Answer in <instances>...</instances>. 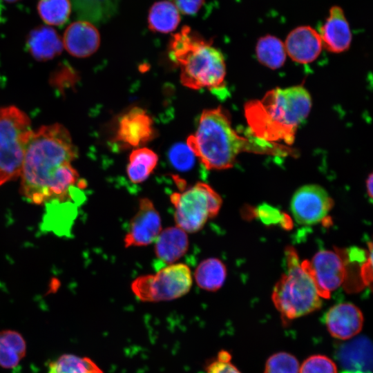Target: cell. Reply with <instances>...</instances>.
Segmentation results:
<instances>
[{"mask_svg": "<svg viewBox=\"0 0 373 373\" xmlns=\"http://www.w3.org/2000/svg\"><path fill=\"white\" fill-rule=\"evenodd\" d=\"M77 157V147L63 125L42 126L33 131L20 173L21 195L32 204L45 205L46 216L73 214L85 186L72 165Z\"/></svg>", "mask_w": 373, "mask_h": 373, "instance_id": "1", "label": "cell"}, {"mask_svg": "<svg viewBox=\"0 0 373 373\" xmlns=\"http://www.w3.org/2000/svg\"><path fill=\"white\" fill-rule=\"evenodd\" d=\"M312 108L310 94L301 85L276 88L260 99L247 102L245 106L247 122L253 135L260 141L291 144L298 126Z\"/></svg>", "mask_w": 373, "mask_h": 373, "instance_id": "2", "label": "cell"}, {"mask_svg": "<svg viewBox=\"0 0 373 373\" xmlns=\"http://www.w3.org/2000/svg\"><path fill=\"white\" fill-rule=\"evenodd\" d=\"M169 55L180 68L182 84L193 90H220L225 87L226 64L223 55L211 42L189 26L175 34Z\"/></svg>", "mask_w": 373, "mask_h": 373, "instance_id": "3", "label": "cell"}, {"mask_svg": "<svg viewBox=\"0 0 373 373\" xmlns=\"http://www.w3.org/2000/svg\"><path fill=\"white\" fill-rule=\"evenodd\" d=\"M186 144L208 170L230 169L240 153L254 151L256 146L233 128L228 114L220 106L202 111Z\"/></svg>", "mask_w": 373, "mask_h": 373, "instance_id": "4", "label": "cell"}, {"mask_svg": "<svg viewBox=\"0 0 373 373\" xmlns=\"http://www.w3.org/2000/svg\"><path fill=\"white\" fill-rule=\"evenodd\" d=\"M286 271L275 285L272 300L283 317L296 318L321 307L322 301L315 283L302 265L295 249H285Z\"/></svg>", "mask_w": 373, "mask_h": 373, "instance_id": "5", "label": "cell"}, {"mask_svg": "<svg viewBox=\"0 0 373 373\" xmlns=\"http://www.w3.org/2000/svg\"><path fill=\"white\" fill-rule=\"evenodd\" d=\"M32 132L23 111L15 106L0 108V186L20 176Z\"/></svg>", "mask_w": 373, "mask_h": 373, "instance_id": "6", "label": "cell"}, {"mask_svg": "<svg viewBox=\"0 0 373 373\" xmlns=\"http://www.w3.org/2000/svg\"><path fill=\"white\" fill-rule=\"evenodd\" d=\"M175 225L187 233L200 231L219 213L220 195L208 184L199 182L182 192L170 195Z\"/></svg>", "mask_w": 373, "mask_h": 373, "instance_id": "7", "label": "cell"}, {"mask_svg": "<svg viewBox=\"0 0 373 373\" xmlns=\"http://www.w3.org/2000/svg\"><path fill=\"white\" fill-rule=\"evenodd\" d=\"M193 285L190 267L184 263L167 265L154 274L135 278L131 289L141 301L160 302L175 300L186 295Z\"/></svg>", "mask_w": 373, "mask_h": 373, "instance_id": "8", "label": "cell"}, {"mask_svg": "<svg viewBox=\"0 0 373 373\" xmlns=\"http://www.w3.org/2000/svg\"><path fill=\"white\" fill-rule=\"evenodd\" d=\"M302 265L311 275L321 298H328L338 288L346 277V258L343 251L321 250L311 261L304 260Z\"/></svg>", "mask_w": 373, "mask_h": 373, "instance_id": "9", "label": "cell"}, {"mask_svg": "<svg viewBox=\"0 0 373 373\" xmlns=\"http://www.w3.org/2000/svg\"><path fill=\"white\" fill-rule=\"evenodd\" d=\"M334 201L322 186L306 184L294 193L290 209L296 221L302 224H316L326 218Z\"/></svg>", "mask_w": 373, "mask_h": 373, "instance_id": "10", "label": "cell"}, {"mask_svg": "<svg viewBox=\"0 0 373 373\" xmlns=\"http://www.w3.org/2000/svg\"><path fill=\"white\" fill-rule=\"evenodd\" d=\"M162 230L161 217L153 202L142 198L124 236V247L148 246L155 242Z\"/></svg>", "mask_w": 373, "mask_h": 373, "instance_id": "11", "label": "cell"}, {"mask_svg": "<svg viewBox=\"0 0 373 373\" xmlns=\"http://www.w3.org/2000/svg\"><path fill=\"white\" fill-rule=\"evenodd\" d=\"M154 133L150 115L145 110L133 107L119 119L115 140L124 146L138 148L151 140Z\"/></svg>", "mask_w": 373, "mask_h": 373, "instance_id": "12", "label": "cell"}, {"mask_svg": "<svg viewBox=\"0 0 373 373\" xmlns=\"http://www.w3.org/2000/svg\"><path fill=\"white\" fill-rule=\"evenodd\" d=\"M285 48L287 55L299 64H309L321 52L323 44L318 32L309 26H300L287 35Z\"/></svg>", "mask_w": 373, "mask_h": 373, "instance_id": "13", "label": "cell"}, {"mask_svg": "<svg viewBox=\"0 0 373 373\" xmlns=\"http://www.w3.org/2000/svg\"><path fill=\"white\" fill-rule=\"evenodd\" d=\"M318 33L323 47L331 52H343L350 48L352 32L341 7L333 6L330 8Z\"/></svg>", "mask_w": 373, "mask_h": 373, "instance_id": "14", "label": "cell"}, {"mask_svg": "<svg viewBox=\"0 0 373 373\" xmlns=\"http://www.w3.org/2000/svg\"><path fill=\"white\" fill-rule=\"evenodd\" d=\"M325 321L333 337L348 340L361 332L363 316L356 306L350 303H343L331 307L325 314Z\"/></svg>", "mask_w": 373, "mask_h": 373, "instance_id": "15", "label": "cell"}, {"mask_svg": "<svg viewBox=\"0 0 373 373\" xmlns=\"http://www.w3.org/2000/svg\"><path fill=\"white\" fill-rule=\"evenodd\" d=\"M62 41L64 47L70 55L84 58L97 50L100 44V35L91 23L77 21L66 28Z\"/></svg>", "mask_w": 373, "mask_h": 373, "instance_id": "16", "label": "cell"}, {"mask_svg": "<svg viewBox=\"0 0 373 373\" xmlns=\"http://www.w3.org/2000/svg\"><path fill=\"white\" fill-rule=\"evenodd\" d=\"M154 243L156 258L166 265L179 260L189 247L187 233L176 225L162 229Z\"/></svg>", "mask_w": 373, "mask_h": 373, "instance_id": "17", "label": "cell"}, {"mask_svg": "<svg viewBox=\"0 0 373 373\" xmlns=\"http://www.w3.org/2000/svg\"><path fill=\"white\" fill-rule=\"evenodd\" d=\"M338 358L342 367L352 373H371L372 343L360 336L344 344L338 351Z\"/></svg>", "mask_w": 373, "mask_h": 373, "instance_id": "18", "label": "cell"}, {"mask_svg": "<svg viewBox=\"0 0 373 373\" xmlns=\"http://www.w3.org/2000/svg\"><path fill=\"white\" fill-rule=\"evenodd\" d=\"M26 46L35 59L42 61L53 59L62 52L64 48L59 34L47 26L32 29L27 37Z\"/></svg>", "mask_w": 373, "mask_h": 373, "instance_id": "19", "label": "cell"}, {"mask_svg": "<svg viewBox=\"0 0 373 373\" xmlns=\"http://www.w3.org/2000/svg\"><path fill=\"white\" fill-rule=\"evenodd\" d=\"M226 277V266L217 258H209L201 261L195 268L193 276L197 285L208 291L220 289Z\"/></svg>", "mask_w": 373, "mask_h": 373, "instance_id": "20", "label": "cell"}, {"mask_svg": "<svg viewBox=\"0 0 373 373\" xmlns=\"http://www.w3.org/2000/svg\"><path fill=\"white\" fill-rule=\"evenodd\" d=\"M158 162L157 155L146 147H138L129 155L126 173L134 184L144 182L155 170Z\"/></svg>", "mask_w": 373, "mask_h": 373, "instance_id": "21", "label": "cell"}, {"mask_svg": "<svg viewBox=\"0 0 373 373\" xmlns=\"http://www.w3.org/2000/svg\"><path fill=\"white\" fill-rule=\"evenodd\" d=\"M180 21L179 12L171 1L155 2L150 8L148 26L151 31L168 33L176 29Z\"/></svg>", "mask_w": 373, "mask_h": 373, "instance_id": "22", "label": "cell"}, {"mask_svg": "<svg viewBox=\"0 0 373 373\" xmlns=\"http://www.w3.org/2000/svg\"><path fill=\"white\" fill-rule=\"evenodd\" d=\"M26 351L22 336L13 330L0 332V366L12 369L18 365Z\"/></svg>", "mask_w": 373, "mask_h": 373, "instance_id": "23", "label": "cell"}, {"mask_svg": "<svg viewBox=\"0 0 373 373\" xmlns=\"http://www.w3.org/2000/svg\"><path fill=\"white\" fill-rule=\"evenodd\" d=\"M256 54L260 64L273 70L282 67L287 57L284 43L277 37L271 35L258 39Z\"/></svg>", "mask_w": 373, "mask_h": 373, "instance_id": "24", "label": "cell"}, {"mask_svg": "<svg viewBox=\"0 0 373 373\" xmlns=\"http://www.w3.org/2000/svg\"><path fill=\"white\" fill-rule=\"evenodd\" d=\"M48 373H103L90 358L74 354H64L52 362Z\"/></svg>", "mask_w": 373, "mask_h": 373, "instance_id": "25", "label": "cell"}, {"mask_svg": "<svg viewBox=\"0 0 373 373\" xmlns=\"http://www.w3.org/2000/svg\"><path fill=\"white\" fill-rule=\"evenodd\" d=\"M37 11L46 24L61 26L70 16L71 4L70 0H39Z\"/></svg>", "mask_w": 373, "mask_h": 373, "instance_id": "26", "label": "cell"}, {"mask_svg": "<svg viewBox=\"0 0 373 373\" xmlns=\"http://www.w3.org/2000/svg\"><path fill=\"white\" fill-rule=\"evenodd\" d=\"M298 360L287 352H278L271 356L265 365V373H299Z\"/></svg>", "mask_w": 373, "mask_h": 373, "instance_id": "27", "label": "cell"}, {"mask_svg": "<svg viewBox=\"0 0 373 373\" xmlns=\"http://www.w3.org/2000/svg\"><path fill=\"white\" fill-rule=\"evenodd\" d=\"M195 155L186 144H176L169 151V157L171 164L177 169H190L195 162Z\"/></svg>", "mask_w": 373, "mask_h": 373, "instance_id": "28", "label": "cell"}, {"mask_svg": "<svg viewBox=\"0 0 373 373\" xmlns=\"http://www.w3.org/2000/svg\"><path fill=\"white\" fill-rule=\"evenodd\" d=\"M299 373H337V367L329 358L323 355H314L303 362Z\"/></svg>", "mask_w": 373, "mask_h": 373, "instance_id": "29", "label": "cell"}, {"mask_svg": "<svg viewBox=\"0 0 373 373\" xmlns=\"http://www.w3.org/2000/svg\"><path fill=\"white\" fill-rule=\"evenodd\" d=\"M257 217L265 224H281L286 227L289 225V217L280 210L266 203L259 205L256 211Z\"/></svg>", "mask_w": 373, "mask_h": 373, "instance_id": "30", "label": "cell"}, {"mask_svg": "<svg viewBox=\"0 0 373 373\" xmlns=\"http://www.w3.org/2000/svg\"><path fill=\"white\" fill-rule=\"evenodd\" d=\"M207 373H241L231 362V356L227 351H220L216 360L207 368Z\"/></svg>", "mask_w": 373, "mask_h": 373, "instance_id": "31", "label": "cell"}, {"mask_svg": "<svg viewBox=\"0 0 373 373\" xmlns=\"http://www.w3.org/2000/svg\"><path fill=\"white\" fill-rule=\"evenodd\" d=\"M175 6L182 14H196L204 3V0H174Z\"/></svg>", "mask_w": 373, "mask_h": 373, "instance_id": "32", "label": "cell"}, {"mask_svg": "<svg viewBox=\"0 0 373 373\" xmlns=\"http://www.w3.org/2000/svg\"><path fill=\"white\" fill-rule=\"evenodd\" d=\"M93 3L96 8H99L101 16H111L117 7V0H87Z\"/></svg>", "mask_w": 373, "mask_h": 373, "instance_id": "33", "label": "cell"}, {"mask_svg": "<svg viewBox=\"0 0 373 373\" xmlns=\"http://www.w3.org/2000/svg\"><path fill=\"white\" fill-rule=\"evenodd\" d=\"M372 173H370L366 180V190L370 198H372Z\"/></svg>", "mask_w": 373, "mask_h": 373, "instance_id": "34", "label": "cell"}, {"mask_svg": "<svg viewBox=\"0 0 373 373\" xmlns=\"http://www.w3.org/2000/svg\"><path fill=\"white\" fill-rule=\"evenodd\" d=\"M5 1H7V2H10V3H12V2H15V1H17L19 0H4Z\"/></svg>", "mask_w": 373, "mask_h": 373, "instance_id": "35", "label": "cell"}]
</instances>
